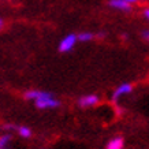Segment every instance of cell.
<instances>
[{
    "mask_svg": "<svg viewBox=\"0 0 149 149\" xmlns=\"http://www.w3.org/2000/svg\"><path fill=\"white\" fill-rule=\"evenodd\" d=\"M78 42V37L75 33H70L67 36H64L60 42H59V47H58V51L60 54H67L70 51L74 48V47L77 45Z\"/></svg>",
    "mask_w": 149,
    "mask_h": 149,
    "instance_id": "6da1fadb",
    "label": "cell"
},
{
    "mask_svg": "<svg viewBox=\"0 0 149 149\" xmlns=\"http://www.w3.org/2000/svg\"><path fill=\"white\" fill-rule=\"evenodd\" d=\"M34 105L38 109H55L60 107V101L55 96H51V97H47V99L34 101Z\"/></svg>",
    "mask_w": 149,
    "mask_h": 149,
    "instance_id": "7a4b0ae2",
    "label": "cell"
},
{
    "mask_svg": "<svg viewBox=\"0 0 149 149\" xmlns=\"http://www.w3.org/2000/svg\"><path fill=\"white\" fill-rule=\"evenodd\" d=\"M131 92H133V85H131L130 82H125V84H120V85L118 86L116 89L112 92V96H111V99H112L113 103H116V101L120 99V97L130 95Z\"/></svg>",
    "mask_w": 149,
    "mask_h": 149,
    "instance_id": "3957f363",
    "label": "cell"
},
{
    "mask_svg": "<svg viewBox=\"0 0 149 149\" xmlns=\"http://www.w3.org/2000/svg\"><path fill=\"white\" fill-rule=\"evenodd\" d=\"M54 96V93L47 91H38V89H32V91H26L23 93V97L25 100H30V101H38V100L47 99V97H51Z\"/></svg>",
    "mask_w": 149,
    "mask_h": 149,
    "instance_id": "277c9868",
    "label": "cell"
},
{
    "mask_svg": "<svg viewBox=\"0 0 149 149\" xmlns=\"http://www.w3.org/2000/svg\"><path fill=\"white\" fill-rule=\"evenodd\" d=\"M99 101H100V97L97 95H85V96H81V97L78 99L77 104L81 108H91V107L97 105Z\"/></svg>",
    "mask_w": 149,
    "mask_h": 149,
    "instance_id": "5b68a950",
    "label": "cell"
},
{
    "mask_svg": "<svg viewBox=\"0 0 149 149\" xmlns=\"http://www.w3.org/2000/svg\"><path fill=\"white\" fill-rule=\"evenodd\" d=\"M107 4L109 8L115 10V11H120V13H130L133 10V6L129 4L125 0H108Z\"/></svg>",
    "mask_w": 149,
    "mask_h": 149,
    "instance_id": "8992f818",
    "label": "cell"
},
{
    "mask_svg": "<svg viewBox=\"0 0 149 149\" xmlns=\"http://www.w3.org/2000/svg\"><path fill=\"white\" fill-rule=\"evenodd\" d=\"M123 146H125V140H123V137H113L112 140L108 141L105 149H123Z\"/></svg>",
    "mask_w": 149,
    "mask_h": 149,
    "instance_id": "52a82bcc",
    "label": "cell"
},
{
    "mask_svg": "<svg viewBox=\"0 0 149 149\" xmlns=\"http://www.w3.org/2000/svg\"><path fill=\"white\" fill-rule=\"evenodd\" d=\"M11 140H13V136L10 133H6L3 136H0V149H10Z\"/></svg>",
    "mask_w": 149,
    "mask_h": 149,
    "instance_id": "ba28073f",
    "label": "cell"
},
{
    "mask_svg": "<svg viewBox=\"0 0 149 149\" xmlns=\"http://www.w3.org/2000/svg\"><path fill=\"white\" fill-rule=\"evenodd\" d=\"M17 133H18V136L21 137V138H25V140H27V138H30L32 137V129L27 126H18V130H17Z\"/></svg>",
    "mask_w": 149,
    "mask_h": 149,
    "instance_id": "9c48e42d",
    "label": "cell"
},
{
    "mask_svg": "<svg viewBox=\"0 0 149 149\" xmlns=\"http://www.w3.org/2000/svg\"><path fill=\"white\" fill-rule=\"evenodd\" d=\"M77 37H78V41H81V42H89L93 38H96V34L92 32H82V33H78Z\"/></svg>",
    "mask_w": 149,
    "mask_h": 149,
    "instance_id": "30bf717a",
    "label": "cell"
},
{
    "mask_svg": "<svg viewBox=\"0 0 149 149\" xmlns=\"http://www.w3.org/2000/svg\"><path fill=\"white\" fill-rule=\"evenodd\" d=\"M1 129L6 131H17L18 130V125H14V123H4Z\"/></svg>",
    "mask_w": 149,
    "mask_h": 149,
    "instance_id": "8fae6325",
    "label": "cell"
},
{
    "mask_svg": "<svg viewBox=\"0 0 149 149\" xmlns=\"http://www.w3.org/2000/svg\"><path fill=\"white\" fill-rule=\"evenodd\" d=\"M141 36H142V38H144L146 42H149V29H145V30H142Z\"/></svg>",
    "mask_w": 149,
    "mask_h": 149,
    "instance_id": "7c38bea8",
    "label": "cell"
},
{
    "mask_svg": "<svg viewBox=\"0 0 149 149\" xmlns=\"http://www.w3.org/2000/svg\"><path fill=\"white\" fill-rule=\"evenodd\" d=\"M144 17L149 21V7H146V8L144 10Z\"/></svg>",
    "mask_w": 149,
    "mask_h": 149,
    "instance_id": "4fadbf2b",
    "label": "cell"
},
{
    "mask_svg": "<svg viewBox=\"0 0 149 149\" xmlns=\"http://www.w3.org/2000/svg\"><path fill=\"white\" fill-rule=\"evenodd\" d=\"M125 1H127V3H129V4H137V3H138V1H141V0H125Z\"/></svg>",
    "mask_w": 149,
    "mask_h": 149,
    "instance_id": "5bb4252c",
    "label": "cell"
},
{
    "mask_svg": "<svg viewBox=\"0 0 149 149\" xmlns=\"http://www.w3.org/2000/svg\"><path fill=\"white\" fill-rule=\"evenodd\" d=\"M96 37H97V38H104V37H105V34H104L103 32H100L99 34H96Z\"/></svg>",
    "mask_w": 149,
    "mask_h": 149,
    "instance_id": "9a60e30c",
    "label": "cell"
},
{
    "mask_svg": "<svg viewBox=\"0 0 149 149\" xmlns=\"http://www.w3.org/2000/svg\"><path fill=\"white\" fill-rule=\"evenodd\" d=\"M3 26H4V21H3V19L0 18V29H1Z\"/></svg>",
    "mask_w": 149,
    "mask_h": 149,
    "instance_id": "2e32d148",
    "label": "cell"
},
{
    "mask_svg": "<svg viewBox=\"0 0 149 149\" xmlns=\"http://www.w3.org/2000/svg\"><path fill=\"white\" fill-rule=\"evenodd\" d=\"M141 1H149V0H141Z\"/></svg>",
    "mask_w": 149,
    "mask_h": 149,
    "instance_id": "e0dca14e",
    "label": "cell"
}]
</instances>
